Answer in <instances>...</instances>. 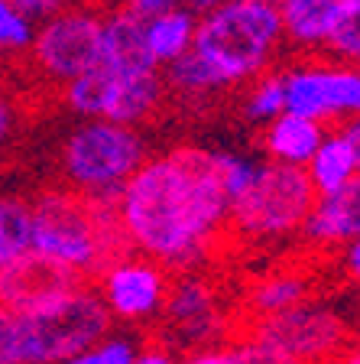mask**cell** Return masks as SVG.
Here are the masks:
<instances>
[{
	"mask_svg": "<svg viewBox=\"0 0 360 364\" xmlns=\"http://www.w3.org/2000/svg\"><path fill=\"white\" fill-rule=\"evenodd\" d=\"M231 196L218 153L175 146L146 159L120 192V221L130 244L165 267H185L214 250Z\"/></svg>",
	"mask_w": 360,
	"mask_h": 364,
	"instance_id": "6da1fadb",
	"label": "cell"
},
{
	"mask_svg": "<svg viewBox=\"0 0 360 364\" xmlns=\"http://www.w3.org/2000/svg\"><path fill=\"white\" fill-rule=\"evenodd\" d=\"M283 39L279 4L270 0H227L198 16L192 53L211 65L221 85L260 75Z\"/></svg>",
	"mask_w": 360,
	"mask_h": 364,
	"instance_id": "7a4b0ae2",
	"label": "cell"
},
{
	"mask_svg": "<svg viewBox=\"0 0 360 364\" xmlns=\"http://www.w3.org/2000/svg\"><path fill=\"white\" fill-rule=\"evenodd\" d=\"M114 316L94 287L49 303L36 312L13 316L10 326V364H65L94 348L111 332Z\"/></svg>",
	"mask_w": 360,
	"mask_h": 364,
	"instance_id": "3957f363",
	"label": "cell"
},
{
	"mask_svg": "<svg viewBox=\"0 0 360 364\" xmlns=\"http://www.w3.org/2000/svg\"><path fill=\"white\" fill-rule=\"evenodd\" d=\"M315 205V186L302 166L263 163V166H256L250 189L231 202L221 237L227 235L266 241V237L293 235V231L305 228Z\"/></svg>",
	"mask_w": 360,
	"mask_h": 364,
	"instance_id": "277c9868",
	"label": "cell"
},
{
	"mask_svg": "<svg viewBox=\"0 0 360 364\" xmlns=\"http://www.w3.org/2000/svg\"><path fill=\"white\" fill-rule=\"evenodd\" d=\"M227 341H256L273 351H283L299 364H338L351 348V328L344 318L322 306H299L289 312L263 318H234L227 322Z\"/></svg>",
	"mask_w": 360,
	"mask_h": 364,
	"instance_id": "5b68a950",
	"label": "cell"
},
{
	"mask_svg": "<svg viewBox=\"0 0 360 364\" xmlns=\"http://www.w3.org/2000/svg\"><path fill=\"white\" fill-rule=\"evenodd\" d=\"M143 156V136L107 121L82 124L62 146V163L75 192L104 198H120L127 179L146 163Z\"/></svg>",
	"mask_w": 360,
	"mask_h": 364,
	"instance_id": "8992f818",
	"label": "cell"
},
{
	"mask_svg": "<svg viewBox=\"0 0 360 364\" xmlns=\"http://www.w3.org/2000/svg\"><path fill=\"white\" fill-rule=\"evenodd\" d=\"M104 14L94 7H62L53 20H45L30 43L33 65L53 82H75L101 62V36H104Z\"/></svg>",
	"mask_w": 360,
	"mask_h": 364,
	"instance_id": "52a82bcc",
	"label": "cell"
},
{
	"mask_svg": "<svg viewBox=\"0 0 360 364\" xmlns=\"http://www.w3.org/2000/svg\"><path fill=\"white\" fill-rule=\"evenodd\" d=\"M285 111L308 117L324 127V121H354L360 117V68L354 65H299L283 75Z\"/></svg>",
	"mask_w": 360,
	"mask_h": 364,
	"instance_id": "ba28073f",
	"label": "cell"
},
{
	"mask_svg": "<svg viewBox=\"0 0 360 364\" xmlns=\"http://www.w3.org/2000/svg\"><path fill=\"white\" fill-rule=\"evenodd\" d=\"M84 287H91L84 273L26 247L0 267V312L26 316V312L59 303Z\"/></svg>",
	"mask_w": 360,
	"mask_h": 364,
	"instance_id": "9c48e42d",
	"label": "cell"
},
{
	"mask_svg": "<svg viewBox=\"0 0 360 364\" xmlns=\"http://www.w3.org/2000/svg\"><path fill=\"white\" fill-rule=\"evenodd\" d=\"M98 293L111 316L143 318L163 309L169 280H165V270H159L156 264L124 260V264L111 267L98 280Z\"/></svg>",
	"mask_w": 360,
	"mask_h": 364,
	"instance_id": "30bf717a",
	"label": "cell"
},
{
	"mask_svg": "<svg viewBox=\"0 0 360 364\" xmlns=\"http://www.w3.org/2000/svg\"><path fill=\"white\" fill-rule=\"evenodd\" d=\"M101 62L114 68L117 75H153L159 72L156 59L146 43V20L136 16L133 10L111 7L104 14V36H101Z\"/></svg>",
	"mask_w": 360,
	"mask_h": 364,
	"instance_id": "8fae6325",
	"label": "cell"
},
{
	"mask_svg": "<svg viewBox=\"0 0 360 364\" xmlns=\"http://www.w3.org/2000/svg\"><path fill=\"white\" fill-rule=\"evenodd\" d=\"M305 237L315 244H351L360 237V173L341 192L318 198L305 221Z\"/></svg>",
	"mask_w": 360,
	"mask_h": 364,
	"instance_id": "7c38bea8",
	"label": "cell"
},
{
	"mask_svg": "<svg viewBox=\"0 0 360 364\" xmlns=\"http://www.w3.org/2000/svg\"><path fill=\"white\" fill-rule=\"evenodd\" d=\"M308 293H312V273L299 270L295 264H283L279 270L266 273L263 280L253 283L240 318H263L276 316V312L299 309V306L308 303Z\"/></svg>",
	"mask_w": 360,
	"mask_h": 364,
	"instance_id": "4fadbf2b",
	"label": "cell"
},
{
	"mask_svg": "<svg viewBox=\"0 0 360 364\" xmlns=\"http://www.w3.org/2000/svg\"><path fill=\"white\" fill-rule=\"evenodd\" d=\"M324 140V127L299 114H279L276 121L266 124L263 134V150L270 153V163H283V166H308V159L315 156V150Z\"/></svg>",
	"mask_w": 360,
	"mask_h": 364,
	"instance_id": "5bb4252c",
	"label": "cell"
},
{
	"mask_svg": "<svg viewBox=\"0 0 360 364\" xmlns=\"http://www.w3.org/2000/svg\"><path fill=\"white\" fill-rule=\"evenodd\" d=\"M305 173H308V179H312V186H315L318 198H328V196H334V192H341L347 182L360 173L357 156H354L351 144H347V136L341 134V130L324 134L322 146L315 150V156L308 159Z\"/></svg>",
	"mask_w": 360,
	"mask_h": 364,
	"instance_id": "9a60e30c",
	"label": "cell"
},
{
	"mask_svg": "<svg viewBox=\"0 0 360 364\" xmlns=\"http://www.w3.org/2000/svg\"><path fill=\"white\" fill-rule=\"evenodd\" d=\"M341 14V0H283L279 4V20H283V33L295 39V43H328L334 20Z\"/></svg>",
	"mask_w": 360,
	"mask_h": 364,
	"instance_id": "2e32d148",
	"label": "cell"
},
{
	"mask_svg": "<svg viewBox=\"0 0 360 364\" xmlns=\"http://www.w3.org/2000/svg\"><path fill=\"white\" fill-rule=\"evenodd\" d=\"M165 91V82L159 72L153 75H120V85L114 91V101L107 107V124H120V127H127V124H136L143 117H150L156 111L159 98H163Z\"/></svg>",
	"mask_w": 360,
	"mask_h": 364,
	"instance_id": "e0dca14e",
	"label": "cell"
},
{
	"mask_svg": "<svg viewBox=\"0 0 360 364\" xmlns=\"http://www.w3.org/2000/svg\"><path fill=\"white\" fill-rule=\"evenodd\" d=\"M195 26H198V16L179 4L175 10L169 14L156 16V20L146 23V43H150V53L153 59L159 62H175L192 49V39H195Z\"/></svg>",
	"mask_w": 360,
	"mask_h": 364,
	"instance_id": "ac0fdd59",
	"label": "cell"
},
{
	"mask_svg": "<svg viewBox=\"0 0 360 364\" xmlns=\"http://www.w3.org/2000/svg\"><path fill=\"white\" fill-rule=\"evenodd\" d=\"M117 85H120L117 72L107 68L104 62H98L91 72H84V75H78L75 82L65 85V101H68L72 111L88 114V117H94V121H104Z\"/></svg>",
	"mask_w": 360,
	"mask_h": 364,
	"instance_id": "d6986e66",
	"label": "cell"
},
{
	"mask_svg": "<svg viewBox=\"0 0 360 364\" xmlns=\"http://www.w3.org/2000/svg\"><path fill=\"white\" fill-rule=\"evenodd\" d=\"M324 49L344 59L347 65L360 68V0H341V14L334 20V30H331Z\"/></svg>",
	"mask_w": 360,
	"mask_h": 364,
	"instance_id": "ffe728a7",
	"label": "cell"
},
{
	"mask_svg": "<svg viewBox=\"0 0 360 364\" xmlns=\"http://www.w3.org/2000/svg\"><path fill=\"white\" fill-rule=\"evenodd\" d=\"M163 82L173 85V88H185V91H211L221 85V78L211 72L208 62L198 59V55L188 49L182 59L169 62V72L163 75Z\"/></svg>",
	"mask_w": 360,
	"mask_h": 364,
	"instance_id": "44dd1931",
	"label": "cell"
},
{
	"mask_svg": "<svg viewBox=\"0 0 360 364\" xmlns=\"http://www.w3.org/2000/svg\"><path fill=\"white\" fill-rule=\"evenodd\" d=\"M26 247H30V208L23 202H4V221H0V267Z\"/></svg>",
	"mask_w": 360,
	"mask_h": 364,
	"instance_id": "7402d4cb",
	"label": "cell"
},
{
	"mask_svg": "<svg viewBox=\"0 0 360 364\" xmlns=\"http://www.w3.org/2000/svg\"><path fill=\"white\" fill-rule=\"evenodd\" d=\"M247 114L253 121H276L279 114H285V88L283 75H266L256 82V88L250 91Z\"/></svg>",
	"mask_w": 360,
	"mask_h": 364,
	"instance_id": "603a6c76",
	"label": "cell"
},
{
	"mask_svg": "<svg viewBox=\"0 0 360 364\" xmlns=\"http://www.w3.org/2000/svg\"><path fill=\"white\" fill-rule=\"evenodd\" d=\"M33 43V26L30 20H23L10 0H0V53H26Z\"/></svg>",
	"mask_w": 360,
	"mask_h": 364,
	"instance_id": "cb8c5ba5",
	"label": "cell"
},
{
	"mask_svg": "<svg viewBox=\"0 0 360 364\" xmlns=\"http://www.w3.org/2000/svg\"><path fill=\"white\" fill-rule=\"evenodd\" d=\"M133 358H136V351L130 341L104 338V341H98L94 348L82 351L78 358H72V361H65V364H133Z\"/></svg>",
	"mask_w": 360,
	"mask_h": 364,
	"instance_id": "d4e9b609",
	"label": "cell"
},
{
	"mask_svg": "<svg viewBox=\"0 0 360 364\" xmlns=\"http://www.w3.org/2000/svg\"><path fill=\"white\" fill-rule=\"evenodd\" d=\"M227 361L231 364H299L293 358H285L283 351H273L256 341H237L227 348Z\"/></svg>",
	"mask_w": 360,
	"mask_h": 364,
	"instance_id": "484cf974",
	"label": "cell"
},
{
	"mask_svg": "<svg viewBox=\"0 0 360 364\" xmlns=\"http://www.w3.org/2000/svg\"><path fill=\"white\" fill-rule=\"evenodd\" d=\"M16 127H20V117H16V105L7 91L0 88V150L16 136Z\"/></svg>",
	"mask_w": 360,
	"mask_h": 364,
	"instance_id": "4316f807",
	"label": "cell"
},
{
	"mask_svg": "<svg viewBox=\"0 0 360 364\" xmlns=\"http://www.w3.org/2000/svg\"><path fill=\"white\" fill-rule=\"evenodd\" d=\"M10 4L16 7V14L23 20H53L65 7V4H53V0H10Z\"/></svg>",
	"mask_w": 360,
	"mask_h": 364,
	"instance_id": "83f0119b",
	"label": "cell"
},
{
	"mask_svg": "<svg viewBox=\"0 0 360 364\" xmlns=\"http://www.w3.org/2000/svg\"><path fill=\"white\" fill-rule=\"evenodd\" d=\"M130 10H133L136 16H143V20L150 23V20H156V16H163V14H169V10H175L179 4H169V0H133V4H127Z\"/></svg>",
	"mask_w": 360,
	"mask_h": 364,
	"instance_id": "f1b7e54d",
	"label": "cell"
},
{
	"mask_svg": "<svg viewBox=\"0 0 360 364\" xmlns=\"http://www.w3.org/2000/svg\"><path fill=\"white\" fill-rule=\"evenodd\" d=\"M133 364H173V358H169L165 348H159V345H146V348L133 358Z\"/></svg>",
	"mask_w": 360,
	"mask_h": 364,
	"instance_id": "f546056e",
	"label": "cell"
},
{
	"mask_svg": "<svg viewBox=\"0 0 360 364\" xmlns=\"http://www.w3.org/2000/svg\"><path fill=\"white\" fill-rule=\"evenodd\" d=\"M10 326H13V316L0 312V364H10Z\"/></svg>",
	"mask_w": 360,
	"mask_h": 364,
	"instance_id": "4dcf8cb0",
	"label": "cell"
},
{
	"mask_svg": "<svg viewBox=\"0 0 360 364\" xmlns=\"http://www.w3.org/2000/svg\"><path fill=\"white\" fill-rule=\"evenodd\" d=\"M182 364H231V361H227V348H208V351L192 355L188 361H182Z\"/></svg>",
	"mask_w": 360,
	"mask_h": 364,
	"instance_id": "1f68e13d",
	"label": "cell"
},
{
	"mask_svg": "<svg viewBox=\"0 0 360 364\" xmlns=\"http://www.w3.org/2000/svg\"><path fill=\"white\" fill-rule=\"evenodd\" d=\"M341 134L347 136V144H351L354 156H357V166H360V117H354V121L341 124Z\"/></svg>",
	"mask_w": 360,
	"mask_h": 364,
	"instance_id": "d6a6232c",
	"label": "cell"
},
{
	"mask_svg": "<svg viewBox=\"0 0 360 364\" xmlns=\"http://www.w3.org/2000/svg\"><path fill=\"white\" fill-rule=\"evenodd\" d=\"M344 267L351 270L354 280H360V237L344 247Z\"/></svg>",
	"mask_w": 360,
	"mask_h": 364,
	"instance_id": "836d02e7",
	"label": "cell"
},
{
	"mask_svg": "<svg viewBox=\"0 0 360 364\" xmlns=\"http://www.w3.org/2000/svg\"><path fill=\"white\" fill-rule=\"evenodd\" d=\"M338 364H360V345H351V348L338 358Z\"/></svg>",
	"mask_w": 360,
	"mask_h": 364,
	"instance_id": "e575fe53",
	"label": "cell"
},
{
	"mask_svg": "<svg viewBox=\"0 0 360 364\" xmlns=\"http://www.w3.org/2000/svg\"><path fill=\"white\" fill-rule=\"evenodd\" d=\"M0 221H4V202H0Z\"/></svg>",
	"mask_w": 360,
	"mask_h": 364,
	"instance_id": "d590c367",
	"label": "cell"
},
{
	"mask_svg": "<svg viewBox=\"0 0 360 364\" xmlns=\"http://www.w3.org/2000/svg\"><path fill=\"white\" fill-rule=\"evenodd\" d=\"M0 55H4V53H0Z\"/></svg>",
	"mask_w": 360,
	"mask_h": 364,
	"instance_id": "8d00e7d4",
	"label": "cell"
}]
</instances>
